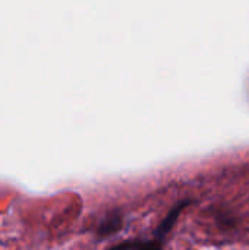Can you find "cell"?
<instances>
[{"label":"cell","mask_w":249,"mask_h":250,"mask_svg":"<svg viewBox=\"0 0 249 250\" xmlns=\"http://www.w3.org/2000/svg\"><path fill=\"white\" fill-rule=\"evenodd\" d=\"M189 204H191V201H182V202L176 204V205L169 211V214H167L166 218L160 223V226L157 227V230H156V233H154V236H156L157 240L163 242V239L172 231V229H173V226L176 224V221H178L181 212H182Z\"/></svg>","instance_id":"obj_1"},{"label":"cell","mask_w":249,"mask_h":250,"mask_svg":"<svg viewBox=\"0 0 249 250\" xmlns=\"http://www.w3.org/2000/svg\"><path fill=\"white\" fill-rule=\"evenodd\" d=\"M122 226H123V215L120 211L114 209L103 218V221L98 224L97 231L100 237H106V236H112L120 231Z\"/></svg>","instance_id":"obj_2"},{"label":"cell","mask_w":249,"mask_h":250,"mask_svg":"<svg viewBox=\"0 0 249 250\" xmlns=\"http://www.w3.org/2000/svg\"><path fill=\"white\" fill-rule=\"evenodd\" d=\"M135 250H163V242L151 240V242H136Z\"/></svg>","instance_id":"obj_3"}]
</instances>
